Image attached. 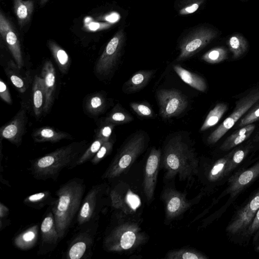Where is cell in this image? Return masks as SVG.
Here are the masks:
<instances>
[{
    "label": "cell",
    "mask_w": 259,
    "mask_h": 259,
    "mask_svg": "<svg viewBox=\"0 0 259 259\" xmlns=\"http://www.w3.org/2000/svg\"><path fill=\"white\" fill-rule=\"evenodd\" d=\"M85 189L83 180L75 178L61 185L56 192L57 197L51 209L60 241L66 236L79 211Z\"/></svg>",
    "instance_id": "6da1fadb"
},
{
    "label": "cell",
    "mask_w": 259,
    "mask_h": 259,
    "mask_svg": "<svg viewBox=\"0 0 259 259\" xmlns=\"http://www.w3.org/2000/svg\"><path fill=\"white\" fill-rule=\"evenodd\" d=\"M84 140L74 142L33 160L29 168L33 177L38 180L56 181L61 171L70 167L89 146Z\"/></svg>",
    "instance_id": "7a4b0ae2"
},
{
    "label": "cell",
    "mask_w": 259,
    "mask_h": 259,
    "mask_svg": "<svg viewBox=\"0 0 259 259\" xmlns=\"http://www.w3.org/2000/svg\"><path fill=\"white\" fill-rule=\"evenodd\" d=\"M258 101L259 89L251 91L238 100L233 112L209 136L208 142L210 144L217 142Z\"/></svg>",
    "instance_id": "3957f363"
},
{
    "label": "cell",
    "mask_w": 259,
    "mask_h": 259,
    "mask_svg": "<svg viewBox=\"0 0 259 259\" xmlns=\"http://www.w3.org/2000/svg\"><path fill=\"white\" fill-rule=\"evenodd\" d=\"M81 226L82 229L72 239L67 248L66 258H87L92 254L96 234V220Z\"/></svg>",
    "instance_id": "277c9868"
},
{
    "label": "cell",
    "mask_w": 259,
    "mask_h": 259,
    "mask_svg": "<svg viewBox=\"0 0 259 259\" xmlns=\"http://www.w3.org/2000/svg\"><path fill=\"white\" fill-rule=\"evenodd\" d=\"M217 35L214 30L201 27L193 30L181 41L178 61L185 60L198 52Z\"/></svg>",
    "instance_id": "5b68a950"
},
{
    "label": "cell",
    "mask_w": 259,
    "mask_h": 259,
    "mask_svg": "<svg viewBox=\"0 0 259 259\" xmlns=\"http://www.w3.org/2000/svg\"><path fill=\"white\" fill-rule=\"evenodd\" d=\"M124 33L119 30L109 40L95 66L97 75H108L115 66L124 41Z\"/></svg>",
    "instance_id": "8992f818"
},
{
    "label": "cell",
    "mask_w": 259,
    "mask_h": 259,
    "mask_svg": "<svg viewBox=\"0 0 259 259\" xmlns=\"http://www.w3.org/2000/svg\"><path fill=\"white\" fill-rule=\"evenodd\" d=\"M159 114L165 119L177 116L187 108L188 101L181 92L175 89H162L157 92Z\"/></svg>",
    "instance_id": "52a82bcc"
},
{
    "label": "cell",
    "mask_w": 259,
    "mask_h": 259,
    "mask_svg": "<svg viewBox=\"0 0 259 259\" xmlns=\"http://www.w3.org/2000/svg\"><path fill=\"white\" fill-rule=\"evenodd\" d=\"M259 209V189L247 203L237 212L227 227V231L231 234L245 232Z\"/></svg>",
    "instance_id": "ba28073f"
},
{
    "label": "cell",
    "mask_w": 259,
    "mask_h": 259,
    "mask_svg": "<svg viewBox=\"0 0 259 259\" xmlns=\"http://www.w3.org/2000/svg\"><path fill=\"white\" fill-rule=\"evenodd\" d=\"M40 241L38 254H44L53 251L60 241L55 218L50 209L40 225Z\"/></svg>",
    "instance_id": "9c48e42d"
},
{
    "label": "cell",
    "mask_w": 259,
    "mask_h": 259,
    "mask_svg": "<svg viewBox=\"0 0 259 259\" xmlns=\"http://www.w3.org/2000/svg\"><path fill=\"white\" fill-rule=\"evenodd\" d=\"M101 185H94L89 191L82 201L77 214V222L81 226L96 220L101 196Z\"/></svg>",
    "instance_id": "30bf717a"
},
{
    "label": "cell",
    "mask_w": 259,
    "mask_h": 259,
    "mask_svg": "<svg viewBox=\"0 0 259 259\" xmlns=\"http://www.w3.org/2000/svg\"><path fill=\"white\" fill-rule=\"evenodd\" d=\"M27 121L26 110L20 109L8 123L1 127V138L5 139L17 147L22 143Z\"/></svg>",
    "instance_id": "8fae6325"
},
{
    "label": "cell",
    "mask_w": 259,
    "mask_h": 259,
    "mask_svg": "<svg viewBox=\"0 0 259 259\" xmlns=\"http://www.w3.org/2000/svg\"><path fill=\"white\" fill-rule=\"evenodd\" d=\"M0 33L12 54L17 68L20 69L24 65V62L20 41L12 24L2 12L0 13Z\"/></svg>",
    "instance_id": "7c38bea8"
},
{
    "label": "cell",
    "mask_w": 259,
    "mask_h": 259,
    "mask_svg": "<svg viewBox=\"0 0 259 259\" xmlns=\"http://www.w3.org/2000/svg\"><path fill=\"white\" fill-rule=\"evenodd\" d=\"M258 176L259 161L250 168L230 178L226 193L233 198Z\"/></svg>",
    "instance_id": "4fadbf2b"
},
{
    "label": "cell",
    "mask_w": 259,
    "mask_h": 259,
    "mask_svg": "<svg viewBox=\"0 0 259 259\" xmlns=\"http://www.w3.org/2000/svg\"><path fill=\"white\" fill-rule=\"evenodd\" d=\"M40 76L42 79L46 95L44 112L47 113L53 104L56 89V72L50 61H47L44 64Z\"/></svg>",
    "instance_id": "5bb4252c"
},
{
    "label": "cell",
    "mask_w": 259,
    "mask_h": 259,
    "mask_svg": "<svg viewBox=\"0 0 259 259\" xmlns=\"http://www.w3.org/2000/svg\"><path fill=\"white\" fill-rule=\"evenodd\" d=\"M32 137L35 142L56 143L64 139H72V136L50 126L41 127L36 130L32 134Z\"/></svg>",
    "instance_id": "9a60e30c"
},
{
    "label": "cell",
    "mask_w": 259,
    "mask_h": 259,
    "mask_svg": "<svg viewBox=\"0 0 259 259\" xmlns=\"http://www.w3.org/2000/svg\"><path fill=\"white\" fill-rule=\"evenodd\" d=\"M38 237V226L34 225L17 235L14 239V244L19 249L28 250L35 245Z\"/></svg>",
    "instance_id": "2e32d148"
},
{
    "label": "cell",
    "mask_w": 259,
    "mask_h": 259,
    "mask_svg": "<svg viewBox=\"0 0 259 259\" xmlns=\"http://www.w3.org/2000/svg\"><path fill=\"white\" fill-rule=\"evenodd\" d=\"M46 95L40 76L36 75L32 87L33 109L36 117L40 116L44 110Z\"/></svg>",
    "instance_id": "e0dca14e"
},
{
    "label": "cell",
    "mask_w": 259,
    "mask_h": 259,
    "mask_svg": "<svg viewBox=\"0 0 259 259\" xmlns=\"http://www.w3.org/2000/svg\"><path fill=\"white\" fill-rule=\"evenodd\" d=\"M175 71L181 79L191 87L200 92H205L207 85L204 79L197 74L191 72L180 65L173 66Z\"/></svg>",
    "instance_id": "ac0fdd59"
},
{
    "label": "cell",
    "mask_w": 259,
    "mask_h": 259,
    "mask_svg": "<svg viewBox=\"0 0 259 259\" xmlns=\"http://www.w3.org/2000/svg\"><path fill=\"white\" fill-rule=\"evenodd\" d=\"M255 128L252 124L239 128L228 137L220 147L223 151H228L244 142L252 134Z\"/></svg>",
    "instance_id": "d6986e66"
},
{
    "label": "cell",
    "mask_w": 259,
    "mask_h": 259,
    "mask_svg": "<svg viewBox=\"0 0 259 259\" xmlns=\"http://www.w3.org/2000/svg\"><path fill=\"white\" fill-rule=\"evenodd\" d=\"M56 198L52 196L49 191H44L35 193L26 197L23 200L25 205L28 207L40 209L46 206H52Z\"/></svg>",
    "instance_id": "ffe728a7"
},
{
    "label": "cell",
    "mask_w": 259,
    "mask_h": 259,
    "mask_svg": "<svg viewBox=\"0 0 259 259\" xmlns=\"http://www.w3.org/2000/svg\"><path fill=\"white\" fill-rule=\"evenodd\" d=\"M154 73L153 70H140L136 72L125 83V91L127 93L137 92L148 82Z\"/></svg>",
    "instance_id": "44dd1931"
},
{
    "label": "cell",
    "mask_w": 259,
    "mask_h": 259,
    "mask_svg": "<svg viewBox=\"0 0 259 259\" xmlns=\"http://www.w3.org/2000/svg\"><path fill=\"white\" fill-rule=\"evenodd\" d=\"M84 108L90 115L98 116L105 110L106 99L101 93H96L90 95L86 99Z\"/></svg>",
    "instance_id": "7402d4cb"
},
{
    "label": "cell",
    "mask_w": 259,
    "mask_h": 259,
    "mask_svg": "<svg viewBox=\"0 0 259 259\" xmlns=\"http://www.w3.org/2000/svg\"><path fill=\"white\" fill-rule=\"evenodd\" d=\"M34 8L31 0H14V10L19 24L24 25L29 20Z\"/></svg>",
    "instance_id": "603a6c76"
},
{
    "label": "cell",
    "mask_w": 259,
    "mask_h": 259,
    "mask_svg": "<svg viewBox=\"0 0 259 259\" xmlns=\"http://www.w3.org/2000/svg\"><path fill=\"white\" fill-rule=\"evenodd\" d=\"M48 47L60 71L67 73L70 66V59L66 52L53 41L48 42Z\"/></svg>",
    "instance_id": "cb8c5ba5"
},
{
    "label": "cell",
    "mask_w": 259,
    "mask_h": 259,
    "mask_svg": "<svg viewBox=\"0 0 259 259\" xmlns=\"http://www.w3.org/2000/svg\"><path fill=\"white\" fill-rule=\"evenodd\" d=\"M228 109V106L224 103H218L207 114L200 127V131L204 132L217 124Z\"/></svg>",
    "instance_id": "d4e9b609"
},
{
    "label": "cell",
    "mask_w": 259,
    "mask_h": 259,
    "mask_svg": "<svg viewBox=\"0 0 259 259\" xmlns=\"http://www.w3.org/2000/svg\"><path fill=\"white\" fill-rule=\"evenodd\" d=\"M227 44L233 55V58L237 59L243 55L247 50L248 44L245 38L239 34H234L228 40Z\"/></svg>",
    "instance_id": "484cf974"
},
{
    "label": "cell",
    "mask_w": 259,
    "mask_h": 259,
    "mask_svg": "<svg viewBox=\"0 0 259 259\" xmlns=\"http://www.w3.org/2000/svg\"><path fill=\"white\" fill-rule=\"evenodd\" d=\"M106 141H107L103 139L96 138L92 144H90L89 146L78 160L70 167L69 169L81 165L90 160H91L98 152L102 145Z\"/></svg>",
    "instance_id": "4316f807"
},
{
    "label": "cell",
    "mask_w": 259,
    "mask_h": 259,
    "mask_svg": "<svg viewBox=\"0 0 259 259\" xmlns=\"http://www.w3.org/2000/svg\"><path fill=\"white\" fill-rule=\"evenodd\" d=\"M228 58V51L224 47H216L204 54L201 59L209 64H217Z\"/></svg>",
    "instance_id": "83f0119b"
},
{
    "label": "cell",
    "mask_w": 259,
    "mask_h": 259,
    "mask_svg": "<svg viewBox=\"0 0 259 259\" xmlns=\"http://www.w3.org/2000/svg\"><path fill=\"white\" fill-rule=\"evenodd\" d=\"M133 120V117L125 111L114 108L105 117L104 123L123 124Z\"/></svg>",
    "instance_id": "f1b7e54d"
},
{
    "label": "cell",
    "mask_w": 259,
    "mask_h": 259,
    "mask_svg": "<svg viewBox=\"0 0 259 259\" xmlns=\"http://www.w3.org/2000/svg\"><path fill=\"white\" fill-rule=\"evenodd\" d=\"M248 152V149H238L232 151L228 160L225 171V176L229 175L244 159Z\"/></svg>",
    "instance_id": "f546056e"
},
{
    "label": "cell",
    "mask_w": 259,
    "mask_h": 259,
    "mask_svg": "<svg viewBox=\"0 0 259 259\" xmlns=\"http://www.w3.org/2000/svg\"><path fill=\"white\" fill-rule=\"evenodd\" d=\"M204 0H183L179 12L181 15H189L196 12Z\"/></svg>",
    "instance_id": "4dcf8cb0"
},
{
    "label": "cell",
    "mask_w": 259,
    "mask_h": 259,
    "mask_svg": "<svg viewBox=\"0 0 259 259\" xmlns=\"http://www.w3.org/2000/svg\"><path fill=\"white\" fill-rule=\"evenodd\" d=\"M230 154L231 153H229L216 162L211 170L210 174L212 177L218 179L223 175L225 176V171Z\"/></svg>",
    "instance_id": "1f68e13d"
},
{
    "label": "cell",
    "mask_w": 259,
    "mask_h": 259,
    "mask_svg": "<svg viewBox=\"0 0 259 259\" xmlns=\"http://www.w3.org/2000/svg\"><path fill=\"white\" fill-rule=\"evenodd\" d=\"M7 75L9 76L11 82L21 93H24L26 90V85L23 78L13 70L7 68L6 69Z\"/></svg>",
    "instance_id": "d6a6232c"
},
{
    "label": "cell",
    "mask_w": 259,
    "mask_h": 259,
    "mask_svg": "<svg viewBox=\"0 0 259 259\" xmlns=\"http://www.w3.org/2000/svg\"><path fill=\"white\" fill-rule=\"evenodd\" d=\"M131 107L139 116L145 117H152L153 112L151 107L146 103L132 102Z\"/></svg>",
    "instance_id": "836d02e7"
},
{
    "label": "cell",
    "mask_w": 259,
    "mask_h": 259,
    "mask_svg": "<svg viewBox=\"0 0 259 259\" xmlns=\"http://www.w3.org/2000/svg\"><path fill=\"white\" fill-rule=\"evenodd\" d=\"M258 120H259V104L250 110L247 114L241 118L237 127H243L252 124Z\"/></svg>",
    "instance_id": "e575fe53"
},
{
    "label": "cell",
    "mask_w": 259,
    "mask_h": 259,
    "mask_svg": "<svg viewBox=\"0 0 259 259\" xmlns=\"http://www.w3.org/2000/svg\"><path fill=\"white\" fill-rule=\"evenodd\" d=\"M112 144L109 140L105 142L101 147L98 152L94 157L91 160V162L93 164L99 163L102 159L108 153L110 149L112 148Z\"/></svg>",
    "instance_id": "d590c367"
},
{
    "label": "cell",
    "mask_w": 259,
    "mask_h": 259,
    "mask_svg": "<svg viewBox=\"0 0 259 259\" xmlns=\"http://www.w3.org/2000/svg\"><path fill=\"white\" fill-rule=\"evenodd\" d=\"M97 132L96 138H101L108 141L115 124L112 123H104Z\"/></svg>",
    "instance_id": "8d00e7d4"
},
{
    "label": "cell",
    "mask_w": 259,
    "mask_h": 259,
    "mask_svg": "<svg viewBox=\"0 0 259 259\" xmlns=\"http://www.w3.org/2000/svg\"><path fill=\"white\" fill-rule=\"evenodd\" d=\"M136 236L135 234L131 231L125 232L122 235L120 239V245L124 249H127L131 247L135 242Z\"/></svg>",
    "instance_id": "74e56055"
},
{
    "label": "cell",
    "mask_w": 259,
    "mask_h": 259,
    "mask_svg": "<svg viewBox=\"0 0 259 259\" xmlns=\"http://www.w3.org/2000/svg\"><path fill=\"white\" fill-rule=\"evenodd\" d=\"M9 209L3 203H0V230L5 229L9 223L8 217L9 215Z\"/></svg>",
    "instance_id": "f35d334b"
},
{
    "label": "cell",
    "mask_w": 259,
    "mask_h": 259,
    "mask_svg": "<svg viewBox=\"0 0 259 259\" xmlns=\"http://www.w3.org/2000/svg\"><path fill=\"white\" fill-rule=\"evenodd\" d=\"M156 154V152L152 153L148 159L146 165V172L149 175L153 174L157 168L158 158Z\"/></svg>",
    "instance_id": "ab89813d"
},
{
    "label": "cell",
    "mask_w": 259,
    "mask_h": 259,
    "mask_svg": "<svg viewBox=\"0 0 259 259\" xmlns=\"http://www.w3.org/2000/svg\"><path fill=\"white\" fill-rule=\"evenodd\" d=\"M0 97L7 104H12V100L9 89L6 83L2 79L0 80Z\"/></svg>",
    "instance_id": "60d3db41"
},
{
    "label": "cell",
    "mask_w": 259,
    "mask_h": 259,
    "mask_svg": "<svg viewBox=\"0 0 259 259\" xmlns=\"http://www.w3.org/2000/svg\"><path fill=\"white\" fill-rule=\"evenodd\" d=\"M259 229V209L256 212L252 222L248 227L243 235L249 236Z\"/></svg>",
    "instance_id": "b9f144b4"
},
{
    "label": "cell",
    "mask_w": 259,
    "mask_h": 259,
    "mask_svg": "<svg viewBox=\"0 0 259 259\" xmlns=\"http://www.w3.org/2000/svg\"><path fill=\"white\" fill-rule=\"evenodd\" d=\"M166 161L169 166L173 169H177L180 165V160L176 153L169 154L166 158Z\"/></svg>",
    "instance_id": "7bdbcfd3"
},
{
    "label": "cell",
    "mask_w": 259,
    "mask_h": 259,
    "mask_svg": "<svg viewBox=\"0 0 259 259\" xmlns=\"http://www.w3.org/2000/svg\"><path fill=\"white\" fill-rule=\"evenodd\" d=\"M132 161V156L129 153H125L120 158L119 162V166L121 168L127 167Z\"/></svg>",
    "instance_id": "ee69618b"
},
{
    "label": "cell",
    "mask_w": 259,
    "mask_h": 259,
    "mask_svg": "<svg viewBox=\"0 0 259 259\" xmlns=\"http://www.w3.org/2000/svg\"><path fill=\"white\" fill-rule=\"evenodd\" d=\"M127 201L133 209L137 208L140 204V200L139 197L133 194H128L127 195Z\"/></svg>",
    "instance_id": "f6af8a7d"
},
{
    "label": "cell",
    "mask_w": 259,
    "mask_h": 259,
    "mask_svg": "<svg viewBox=\"0 0 259 259\" xmlns=\"http://www.w3.org/2000/svg\"><path fill=\"white\" fill-rule=\"evenodd\" d=\"M181 203L178 197H173L169 202L167 206L168 210L170 212H175L178 209Z\"/></svg>",
    "instance_id": "bcb514c9"
},
{
    "label": "cell",
    "mask_w": 259,
    "mask_h": 259,
    "mask_svg": "<svg viewBox=\"0 0 259 259\" xmlns=\"http://www.w3.org/2000/svg\"><path fill=\"white\" fill-rule=\"evenodd\" d=\"M119 18V15L116 13H114L111 14L110 16L107 17V20L111 22H114L116 21H117Z\"/></svg>",
    "instance_id": "7dc6e473"
},
{
    "label": "cell",
    "mask_w": 259,
    "mask_h": 259,
    "mask_svg": "<svg viewBox=\"0 0 259 259\" xmlns=\"http://www.w3.org/2000/svg\"><path fill=\"white\" fill-rule=\"evenodd\" d=\"M184 259H198L199 257L195 254L190 252H186L183 254Z\"/></svg>",
    "instance_id": "c3c4849f"
},
{
    "label": "cell",
    "mask_w": 259,
    "mask_h": 259,
    "mask_svg": "<svg viewBox=\"0 0 259 259\" xmlns=\"http://www.w3.org/2000/svg\"><path fill=\"white\" fill-rule=\"evenodd\" d=\"M257 230L258 231L257 232L256 235L254 237V240H257L258 238H259V229Z\"/></svg>",
    "instance_id": "681fc988"
},
{
    "label": "cell",
    "mask_w": 259,
    "mask_h": 259,
    "mask_svg": "<svg viewBox=\"0 0 259 259\" xmlns=\"http://www.w3.org/2000/svg\"><path fill=\"white\" fill-rule=\"evenodd\" d=\"M49 0H40V4L41 5H44L45 3H46Z\"/></svg>",
    "instance_id": "f907efd6"
},
{
    "label": "cell",
    "mask_w": 259,
    "mask_h": 259,
    "mask_svg": "<svg viewBox=\"0 0 259 259\" xmlns=\"http://www.w3.org/2000/svg\"><path fill=\"white\" fill-rule=\"evenodd\" d=\"M256 250L259 251V245L256 247Z\"/></svg>",
    "instance_id": "816d5d0a"
},
{
    "label": "cell",
    "mask_w": 259,
    "mask_h": 259,
    "mask_svg": "<svg viewBox=\"0 0 259 259\" xmlns=\"http://www.w3.org/2000/svg\"><path fill=\"white\" fill-rule=\"evenodd\" d=\"M258 140H259V138H258Z\"/></svg>",
    "instance_id": "f5cc1de1"
}]
</instances>
